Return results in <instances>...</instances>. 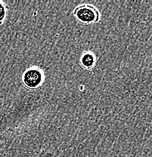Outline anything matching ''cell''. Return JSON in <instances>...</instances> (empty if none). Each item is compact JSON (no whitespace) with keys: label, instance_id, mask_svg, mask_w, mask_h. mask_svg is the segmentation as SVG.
I'll list each match as a JSON object with an SVG mask.
<instances>
[{"label":"cell","instance_id":"obj_2","mask_svg":"<svg viewBox=\"0 0 152 157\" xmlns=\"http://www.w3.org/2000/svg\"><path fill=\"white\" fill-rule=\"evenodd\" d=\"M23 85L29 90H36L43 85L45 74L38 67L33 66L23 73L21 78Z\"/></svg>","mask_w":152,"mask_h":157},{"label":"cell","instance_id":"obj_4","mask_svg":"<svg viewBox=\"0 0 152 157\" xmlns=\"http://www.w3.org/2000/svg\"><path fill=\"white\" fill-rule=\"evenodd\" d=\"M6 16H7V6L2 1H0V26L3 24L6 18Z\"/></svg>","mask_w":152,"mask_h":157},{"label":"cell","instance_id":"obj_3","mask_svg":"<svg viewBox=\"0 0 152 157\" xmlns=\"http://www.w3.org/2000/svg\"><path fill=\"white\" fill-rule=\"evenodd\" d=\"M96 56L91 51H86L83 52L80 58V63L82 68L86 70H92L96 64Z\"/></svg>","mask_w":152,"mask_h":157},{"label":"cell","instance_id":"obj_1","mask_svg":"<svg viewBox=\"0 0 152 157\" xmlns=\"http://www.w3.org/2000/svg\"><path fill=\"white\" fill-rule=\"evenodd\" d=\"M76 19L84 25L96 24L100 20V13L95 6L89 4H82L78 6L73 11Z\"/></svg>","mask_w":152,"mask_h":157}]
</instances>
